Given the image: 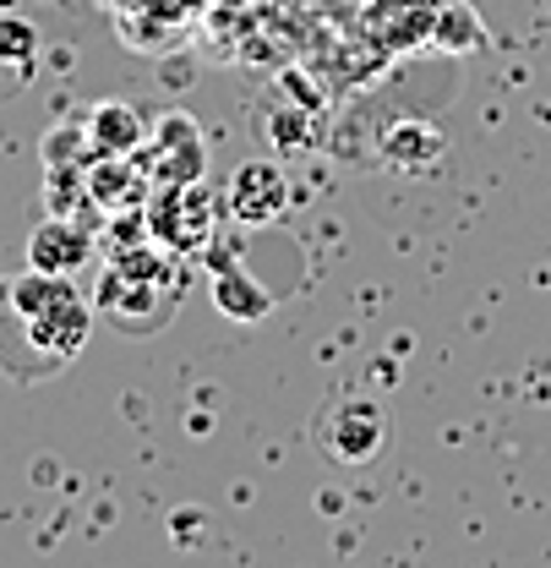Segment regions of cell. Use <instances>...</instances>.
<instances>
[{"mask_svg":"<svg viewBox=\"0 0 551 568\" xmlns=\"http://www.w3.org/2000/svg\"><path fill=\"white\" fill-rule=\"evenodd\" d=\"M93 263V230L76 224L71 213H50L33 235H28V268L39 274H76Z\"/></svg>","mask_w":551,"mask_h":568,"instance_id":"ba28073f","label":"cell"},{"mask_svg":"<svg viewBox=\"0 0 551 568\" xmlns=\"http://www.w3.org/2000/svg\"><path fill=\"white\" fill-rule=\"evenodd\" d=\"M0 312L11 323H22V345L39 355V372H55L88 351L93 334V306L76 295L67 274H39L28 268L22 280L0 290Z\"/></svg>","mask_w":551,"mask_h":568,"instance_id":"6da1fadb","label":"cell"},{"mask_svg":"<svg viewBox=\"0 0 551 568\" xmlns=\"http://www.w3.org/2000/svg\"><path fill=\"white\" fill-rule=\"evenodd\" d=\"M213 301H218V312L235 317V323H257V317H268V306H274V295L252 280L246 268L229 274L224 263H218V280H213Z\"/></svg>","mask_w":551,"mask_h":568,"instance_id":"8fae6325","label":"cell"},{"mask_svg":"<svg viewBox=\"0 0 551 568\" xmlns=\"http://www.w3.org/2000/svg\"><path fill=\"white\" fill-rule=\"evenodd\" d=\"M153 175V186H186V181H203L207 175V142L203 126L192 115H164L147 126V142L137 153Z\"/></svg>","mask_w":551,"mask_h":568,"instance_id":"5b68a950","label":"cell"},{"mask_svg":"<svg viewBox=\"0 0 551 568\" xmlns=\"http://www.w3.org/2000/svg\"><path fill=\"white\" fill-rule=\"evenodd\" d=\"M442 148L448 138L431 126V121H394L382 142H377V153L394 164V170H431L437 159H442Z\"/></svg>","mask_w":551,"mask_h":568,"instance_id":"30bf717a","label":"cell"},{"mask_svg":"<svg viewBox=\"0 0 551 568\" xmlns=\"http://www.w3.org/2000/svg\"><path fill=\"white\" fill-rule=\"evenodd\" d=\"M82 138L93 148V159L99 153H142L147 121H142L137 104H126V99H99L88 110V121H82Z\"/></svg>","mask_w":551,"mask_h":568,"instance_id":"9c48e42d","label":"cell"},{"mask_svg":"<svg viewBox=\"0 0 551 568\" xmlns=\"http://www.w3.org/2000/svg\"><path fill=\"white\" fill-rule=\"evenodd\" d=\"M218 192L207 181H186V186H153L147 209H142V224H147V241L192 257V252H207L213 246V230H218Z\"/></svg>","mask_w":551,"mask_h":568,"instance_id":"3957f363","label":"cell"},{"mask_svg":"<svg viewBox=\"0 0 551 568\" xmlns=\"http://www.w3.org/2000/svg\"><path fill=\"white\" fill-rule=\"evenodd\" d=\"M181 252L170 246H121L99 280V312L121 328V334H153L170 323L175 301H181Z\"/></svg>","mask_w":551,"mask_h":568,"instance_id":"7a4b0ae2","label":"cell"},{"mask_svg":"<svg viewBox=\"0 0 551 568\" xmlns=\"http://www.w3.org/2000/svg\"><path fill=\"white\" fill-rule=\"evenodd\" d=\"M0 61L28 82V71L39 61V33H33L22 17H0Z\"/></svg>","mask_w":551,"mask_h":568,"instance_id":"7c38bea8","label":"cell"},{"mask_svg":"<svg viewBox=\"0 0 551 568\" xmlns=\"http://www.w3.org/2000/svg\"><path fill=\"white\" fill-rule=\"evenodd\" d=\"M153 197V175L137 153H99L88 159V203L110 219H137Z\"/></svg>","mask_w":551,"mask_h":568,"instance_id":"8992f818","label":"cell"},{"mask_svg":"<svg viewBox=\"0 0 551 568\" xmlns=\"http://www.w3.org/2000/svg\"><path fill=\"white\" fill-rule=\"evenodd\" d=\"M224 209L241 224H274L278 213L289 209V175L274 159H246L224 186Z\"/></svg>","mask_w":551,"mask_h":568,"instance_id":"52a82bcc","label":"cell"},{"mask_svg":"<svg viewBox=\"0 0 551 568\" xmlns=\"http://www.w3.org/2000/svg\"><path fill=\"white\" fill-rule=\"evenodd\" d=\"M317 448L334 459V465H371L382 448H388V410L377 394H360V388H345L323 405L317 416Z\"/></svg>","mask_w":551,"mask_h":568,"instance_id":"277c9868","label":"cell"}]
</instances>
